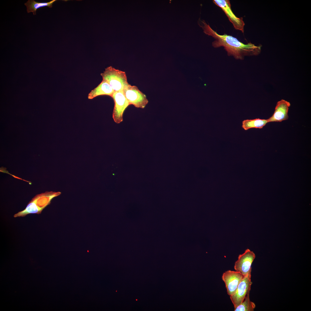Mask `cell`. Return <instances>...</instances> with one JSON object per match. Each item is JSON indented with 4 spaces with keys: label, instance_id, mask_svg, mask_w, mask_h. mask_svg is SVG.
I'll list each match as a JSON object with an SVG mask.
<instances>
[{
    "label": "cell",
    "instance_id": "obj_13",
    "mask_svg": "<svg viewBox=\"0 0 311 311\" xmlns=\"http://www.w3.org/2000/svg\"><path fill=\"white\" fill-rule=\"evenodd\" d=\"M268 123L267 119L256 118L253 120H246L242 122V128L245 130L255 128L261 129Z\"/></svg>",
    "mask_w": 311,
    "mask_h": 311
},
{
    "label": "cell",
    "instance_id": "obj_8",
    "mask_svg": "<svg viewBox=\"0 0 311 311\" xmlns=\"http://www.w3.org/2000/svg\"><path fill=\"white\" fill-rule=\"evenodd\" d=\"M255 258V253L249 249H246L242 254H240L234 266L235 271L241 273L244 276L251 271V265Z\"/></svg>",
    "mask_w": 311,
    "mask_h": 311
},
{
    "label": "cell",
    "instance_id": "obj_5",
    "mask_svg": "<svg viewBox=\"0 0 311 311\" xmlns=\"http://www.w3.org/2000/svg\"><path fill=\"white\" fill-rule=\"evenodd\" d=\"M251 272H249L244 276L234 293L230 296L234 308L240 304L244 300L246 295L250 293L252 284L251 280Z\"/></svg>",
    "mask_w": 311,
    "mask_h": 311
},
{
    "label": "cell",
    "instance_id": "obj_9",
    "mask_svg": "<svg viewBox=\"0 0 311 311\" xmlns=\"http://www.w3.org/2000/svg\"><path fill=\"white\" fill-rule=\"evenodd\" d=\"M244 276L239 272L228 270L224 272L222 279L224 282L227 294L230 296L235 292Z\"/></svg>",
    "mask_w": 311,
    "mask_h": 311
},
{
    "label": "cell",
    "instance_id": "obj_10",
    "mask_svg": "<svg viewBox=\"0 0 311 311\" xmlns=\"http://www.w3.org/2000/svg\"><path fill=\"white\" fill-rule=\"evenodd\" d=\"M291 105L290 103L282 99L277 102L273 115L267 119L268 123L272 122H281L288 119V111Z\"/></svg>",
    "mask_w": 311,
    "mask_h": 311
},
{
    "label": "cell",
    "instance_id": "obj_3",
    "mask_svg": "<svg viewBox=\"0 0 311 311\" xmlns=\"http://www.w3.org/2000/svg\"><path fill=\"white\" fill-rule=\"evenodd\" d=\"M100 75L103 79L106 81L114 91H123L129 84L125 72L111 66L105 68Z\"/></svg>",
    "mask_w": 311,
    "mask_h": 311
},
{
    "label": "cell",
    "instance_id": "obj_14",
    "mask_svg": "<svg viewBox=\"0 0 311 311\" xmlns=\"http://www.w3.org/2000/svg\"><path fill=\"white\" fill-rule=\"evenodd\" d=\"M249 293L246 295L244 300L236 308L234 311H253L256 306L251 301L249 297Z\"/></svg>",
    "mask_w": 311,
    "mask_h": 311
},
{
    "label": "cell",
    "instance_id": "obj_2",
    "mask_svg": "<svg viewBox=\"0 0 311 311\" xmlns=\"http://www.w3.org/2000/svg\"><path fill=\"white\" fill-rule=\"evenodd\" d=\"M61 193L59 192L46 191L37 194L29 202L24 209L14 214V217H24L30 214H40L43 209L50 204L51 200Z\"/></svg>",
    "mask_w": 311,
    "mask_h": 311
},
{
    "label": "cell",
    "instance_id": "obj_12",
    "mask_svg": "<svg viewBox=\"0 0 311 311\" xmlns=\"http://www.w3.org/2000/svg\"><path fill=\"white\" fill-rule=\"evenodd\" d=\"M56 0H53L48 2H38L34 0H29L24 3L27 7V13L32 12L34 15L36 14V11L37 9L44 7H48L50 8L52 7L53 3Z\"/></svg>",
    "mask_w": 311,
    "mask_h": 311
},
{
    "label": "cell",
    "instance_id": "obj_4",
    "mask_svg": "<svg viewBox=\"0 0 311 311\" xmlns=\"http://www.w3.org/2000/svg\"><path fill=\"white\" fill-rule=\"evenodd\" d=\"M124 94L130 105L135 107L144 108L148 101L145 94L135 86L128 84L123 90Z\"/></svg>",
    "mask_w": 311,
    "mask_h": 311
},
{
    "label": "cell",
    "instance_id": "obj_7",
    "mask_svg": "<svg viewBox=\"0 0 311 311\" xmlns=\"http://www.w3.org/2000/svg\"><path fill=\"white\" fill-rule=\"evenodd\" d=\"M213 3L220 7L227 16L235 29L244 32L245 23L242 17L236 16L232 12L230 2L229 0H213Z\"/></svg>",
    "mask_w": 311,
    "mask_h": 311
},
{
    "label": "cell",
    "instance_id": "obj_6",
    "mask_svg": "<svg viewBox=\"0 0 311 311\" xmlns=\"http://www.w3.org/2000/svg\"><path fill=\"white\" fill-rule=\"evenodd\" d=\"M111 97L114 102L113 118L115 123L119 124L122 122L123 113L130 105L125 97L123 91H114Z\"/></svg>",
    "mask_w": 311,
    "mask_h": 311
},
{
    "label": "cell",
    "instance_id": "obj_1",
    "mask_svg": "<svg viewBox=\"0 0 311 311\" xmlns=\"http://www.w3.org/2000/svg\"><path fill=\"white\" fill-rule=\"evenodd\" d=\"M198 24L205 34L215 39L212 43V45L214 48L223 47L228 56H232L236 59L242 60L245 56L257 55L260 52V46H255L250 43L244 44L236 38L225 34L219 35L203 20L199 18Z\"/></svg>",
    "mask_w": 311,
    "mask_h": 311
},
{
    "label": "cell",
    "instance_id": "obj_11",
    "mask_svg": "<svg viewBox=\"0 0 311 311\" xmlns=\"http://www.w3.org/2000/svg\"><path fill=\"white\" fill-rule=\"evenodd\" d=\"M114 92L109 84L103 79L101 82L88 94V98L89 99H92L101 95H107L111 97Z\"/></svg>",
    "mask_w": 311,
    "mask_h": 311
}]
</instances>
